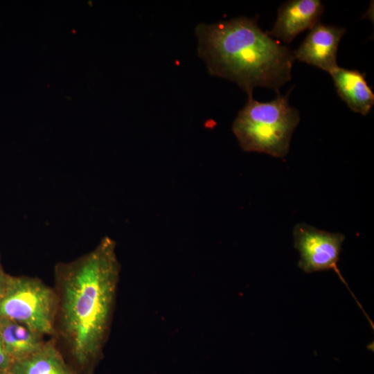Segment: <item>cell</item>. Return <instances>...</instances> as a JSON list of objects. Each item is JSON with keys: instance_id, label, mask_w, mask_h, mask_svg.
Instances as JSON below:
<instances>
[{"instance_id": "obj_1", "label": "cell", "mask_w": 374, "mask_h": 374, "mask_svg": "<svg viewBox=\"0 0 374 374\" xmlns=\"http://www.w3.org/2000/svg\"><path fill=\"white\" fill-rule=\"evenodd\" d=\"M120 271L116 242L109 236L89 252L55 267L54 338L63 344L78 374H92L103 357Z\"/></svg>"}, {"instance_id": "obj_2", "label": "cell", "mask_w": 374, "mask_h": 374, "mask_svg": "<svg viewBox=\"0 0 374 374\" xmlns=\"http://www.w3.org/2000/svg\"><path fill=\"white\" fill-rule=\"evenodd\" d=\"M195 35L209 73L235 82L249 96L258 87L279 94L292 78L294 51L262 31L255 19L199 24Z\"/></svg>"}, {"instance_id": "obj_3", "label": "cell", "mask_w": 374, "mask_h": 374, "mask_svg": "<svg viewBox=\"0 0 374 374\" xmlns=\"http://www.w3.org/2000/svg\"><path fill=\"white\" fill-rule=\"evenodd\" d=\"M289 93L278 94L270 102L249 96L235 119L232 130L245 152L284 157L289 152L293 132L299 123L298 110L288 101Z\"/></svg>"}, {"instance_id": "obj_4", "label": "cell", "mask_w": 374, "mask_h": 374, "mask_svg": "<svg viewBox=\"0 0 374 374\" xmlns=\"http://www.w3.org/2000/svg\"><path fill=\"white\" fill-rule=\"evenodd\" d=\"M57 299L42 280L11 276L0 300V318L24 325L42 336L55 337Z\"/></svg>"}, {"instance_id": "obj_5", "label": "cell", "mask_w": 374, "mask_h": 374, "mask_svg": "<svg viewBox=\"0 0 374 374\" xmlns=\"http://www.w3.org/2000/svg\"><path fill=\"white\" fill-rule=\"evenodd\" d=\"M293 238L294 248L300 256L299 267L306 273L334 271L349 290L357 305L371 322V320L350 291L338 268L337 264L345 235L339 233L320 230L306 223H299L294 227Z\"/></svg>"}, {"instance_id": "obj_6", "label": "cell", "mask_w": 374, "mask_h": 374, "mask_svg": "<svg viewBox=\"0 0 374 374\" xmlns=\"http://www.w3.org/2000/svg\"><path fill=\"white\" fill-rule=\"evenodd\" d=\"M310 30L302 44L294 51V59L330 74L339 66L337 63V49L346 30L319 21Z\"/></svg>"}, {"instance_id": "obj_7", "label": "cell", "mask_w": 374, "mask_h": 374, "mask_svg": "<svg viewBox=\"0 0 374 374\" xmlns=\"http://www.w3.org/2000/svg\"><path fill=\"white\" fill-rule=\"evenodd\" d=\"M324 6L319 0H292L280 6L276 21L267 33L285 43L319 21Z\"/></svg>"}, {"instance_id": "obj_8", "label": "cell", "mask_w": 374, "mask_h": 374, "mask_svg": "<svg viewBox=\"0 0 374 374\" xmlns=\"http://www.w3.org/2000/svg\"><path fill=\"white\" fill-rule=\"evenodd\" d=\"M9 374H78L68 364L53 339L30 355L12 362Z\"/></svg>"}, {"instance_id": "obj_9", "label": "cell", "mask_w": 374, "mask_h": 374, "mask_svg": "<svg viewBox=\"0 0 374 374\" xmlns=\"http://www.w3.org/2000/svg\"><path fill=\"white\" fill-rule=\"evenodd\" d=\"M339 97L353 111L366 116L374 104V94L365 75L357 70L337 66L331 73Z\"/></svg>"}, {"instance_id": "obj_10", "label": "cell", "mask_w": 374, "mask_h": 374, "mask_svg": "<svg viewBox=\"0 0 374 374\" xmlns=\"http://www.w3.org/2000/svg\"><path fill=\"white\" fill-rule=\"evenodd\" d=\"M0 334L4 348L12 362L39 350L45 343L44 336L18 322L0 318Z\"/></svg>"}, {"instance_id": "obj_11", "label": "cell", "mask_w": 374, "mask_h": 374, "mask_svg": "<svg viewBox=\"0 0 374 374\" xmlns=\"http://www.w3.org/2000/svg\"><path fill=\"white\" fill-rule=\"evenodd\" d=\"M12 363V359L6 352L0 334V369L8 371Z\"/></svg>"}, {"instance_id": "obj_12", "label": "cell", "mask_w": 374, "mask_h": 374, "mask_svg": "<svg viewBox=\"0 0 374 374\" xmlns=\"http://www.w3.org/2000/svg\"><path fill=\"white\" fill-rule=\"evenodd\" d=\"M10 276L11 275L6 273L2 267L0 268V300L6 291Z\"/></svg>"}, {"instance_id": "obj_13", "label": "cell", "mask_w": 374, "mask_h": 374, "mask_svg": "<svg viewBox=\"0 0 374 374\" xmlns=\"http://www.w3.org/2000/svg\"><path fill=\"white\" fill-rule=\"evenodd\" d=\"M0 374H9L8 371L0 369Z\"/></svg>"}, {"instance_id": "obj_14", "label": "cell", "mask_w": 374, "mask_h": 374, "mask_svg": "<svg viewBox=\"0 0 374 374\" xmlns=\"http://www.w3.org/2000/svg\"><path fill=\"white\" fill-rule=\"evenodd\" d=\"M1 267H1V261H0V268H1Z\"/></svg>"}]
</instances>
